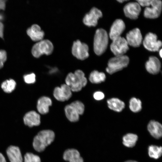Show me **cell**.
<instances>
[{"label": "cell", "mask_w": 162, "mask_h": 162, "mask_svg": "<svg viewBox=\"0 0 162 162\" xmlns=\"http://www.w3.org/2000/svg\"><path fill=\"white\" fill-rule=\"evenodd\" d=\"M52 105V101L49 98L43 96L38 100L37 109L38 112L42 114H45L49 111V107Z\"/></svg>", "instance_id": "obj_20"}, {"label": "cell", "mask_w": 162, "mask_h": 162, "mask_svg": "<svg viewBox=\"0 0 162 162\" xmlns=\"http://www.w3.org/2000/svg\"><path fill=\"white\" fill-rule=\"evenodd\" d=\"M103 16L102 12L98 8L93 7L84 15L82 21L84 24L88 27L95 26L98 20Z\"/></svg>", "instance_id": "obj_7"}, {"label": "cell", "mask_w": 162, "mask_h": 162, "mask_svg": "<svg viewBox=\"0 0 162 162\" xmlns=\"http://www.w3.org/2000/svg\"><path fill=\"white\" fill-rule=\"evenodd\" d=\"M53 50L52 42L48 40H41L34 44L32 49V53L35 57L38 58L42 55L51 54Z\"/></svg>", "instance_id": "obj_5"}, {"label": "cell", "mask_w": 162, "mask_h": 162, "mask_svg": "<svg viewBox=\"0 0 162 162\" xmlns=\"http://www.w3.org/2000/svg\"><path fill=\"white\" fill-rule=\"evenodd\" d=\"M107 103L109 108L115 111L120 112L124 108V103L116 98H112L108 99Z\"/></svg>", "instance_id": "obj_21"}, {"label": "cell", "mask_w": 162, "mask_h": 162, "mask_svg": "<svg viewBox=\"0 0 162 162\" xmlns=\"http://www.w3.org/2000/svg\"><path fill=\"white\" fill-rule=\"evenodd\" d=\"M70 105L74 108L79 115L83 114L84 111L85 106L81 102L76 100L72 102Z\"/></svg>", "instance_id": "obj_28"}, {"label": "cell", "mask_w": 162, "mask_h": 162, "mask_svg": "<svg viewBox=\"0 0 162 162\" xmlns=\"http://www.w3.org/2000/svg\"><path fill=\"white\" fill-rule=\"evenodd\" d=\"M88 47L85 43L81 42L79 40L74 42L72 49L73 55L77 59L84 60L89 56Z\"/></svg>", "instance_id": "obj_8"}, {"label": "cell", "mask_w": 162, "mask_h": 162, "mask_svg": "<svg viewBox=\"0 0 162 162\" xmlns=\"http://www.w3.org/2000/svg\"><path fill=\"white\" fill-rule=\"evenodd\" d=\"M125 28V23L122 20H116L110 28L109 36L111 39L112 40L116 38L121 36Z\"/></svg>", "instance_id": "obj_13"}, {"label": "cell", "mask_w": 162, "mask_h": 162, "mask_svg": "<svg viewBox=\"0 0 162 162\" xmlns=\"http://www.w3.org/2000/svg\"><path fill=\"white\" fill-rule=\"evenodd\" d=\"M126 39L128 45L134 47L140 46L142 40L140 30L136 28L129 31L126 34Z\"/></svg>", "instance_id": "obj_12"}, {"label": "cell", "mask_w": 162, "mask_h": 162, "mask_svg": "<svg viewBox=\"0 0 162 162\" xmlns=\"http://www.w3.org/2000/svg\"><path fill=\"white\" fill-rule=\"evenodd\" d=\"M148 130L154 138L159 139L162 135V126L158 122L152 120L148 123L147 126Z\"/></svg>", "instance_id": "obj_19"}, {"label": "cell", "mask_w": 162, "mask_h": 162, "mask_svg": "<svg viewBox=\"0 0 162 162\" xmlns=\"http://www.w3.org/2000/svg\"><path fill=\"white\" fill-rule=\"evenodd\" d=\"M7 58L6 52L4 50H0V69L2 68Z\"/></svg>", "instance_id": "obj_33"}, {"label": "cell", "mask_w": 162, "mask_h": 162, "mask_svg": "<svg viewBox=\"0 0 162 162\" xmlns=\"http://www.w3.org/2000/svg\"><path fill=\"white\" fill-rule=\"evenodd\" d=\"M110 46V50L115 56L124 55L129 48L126 39L120 36L112 40Z\"/></svg>", "instance_id": "obj_6"}, {"label": "cell", "mask_w": 162, "mask_h": 162, "mask_svg": "<svg viewBox=\"0 0 162 162\" xmlns=\"http://www.w3.org/2000/svg\"><path fill=\"white\" fill-rule=\"evenodd\" d=\"M93 97L96 100H102L104 98V94L102 92L97 91L94 93Z\"/></svg>", "instance_id": "obj_35"}, {"label": "cell", "mask_w": 162, "mask_h": 162, "mask_svg": "<svg viewBox=\"0 0 162 162\" xmlns=\"http://www.w3.org/2000/svg\"><path fill=\"white\" fill-rule=\"evenodd\" d=\"M106 78V75L104 73L94 70L90 73L89 79L92 83L98 84L104 82Z\"/></svg>", "instance_id": "obj_23"}, {"label": "cell", "mask_w": 162, "mask_h": 162, "mask_svg": "<svg viewBox=\"0 0 162 162\" xmlns=\"http://www.w3.org/2000/svg\"><path fill=\"white\" fill-rule=\"evenodd\" d=\"M141 7H146L150 5L154 0H135Z\"/></svg>", "instance_id": "obj_34"}, {"label": "cell", "mask_w": 162, "mask_h": 162, "mask_svg": "<svg viewBox=\"0 0 162 162\" xmlns=\"http://www.w3.org/2000/svg\"><path fill=\"white\" fill-rule=\"evenodd\" d=\"M138 139L137 135L129 133L124 135L123 138V143L126 146L132 147L134 146Z\"/></svg>", "instance_id": "obj_24"}, {"label": "cell", "mask_w": 162, "mask_h": 162, "mask_svg": "<svg viewBox=\"0 0 162 162\" xmlns=\"http://www.w3.org/2000/svg\"><path fill=\"white\" fill-rule=\"evenodd\" d=\"M159 55L162 58V49H161L160 50H159Z\"/></svg>", "instance_id": "obj_40"}, {"label": "cell", "mask_w": 162, "mask_h": 162, "mask_svg": "<svg viewBox=\"0 0 162 162\" xmlns=\"http://www.w3.org/2000/svg\"><path fill=\"white\" fill-rule=\"evenodd\" d=\"M23 78L25 82L28 84L33 83L36 81L35 75L33 73L25 75Z\"/></svg>", "instance_id": "obj_32"}, {"label": "cell", "mask_w": 162, "mask_h": 162, "mask_svg": "<svg viewBox=\"0 0 162 162\" xmlns=\"http://www.w3.org/2000/svg\"><path fill=\"white\" fill-rule=\"evenodd\" d=\"M3 24L0 21V37L2 38H3Z\"/></svg>", "instance_id": "obj_37"}, {"label": "cell", "mask_w": 162, "mask_h": 162, "mask_svg": "<svg viewBox=\"0 0 162 162\" xmlns=\"http://www.w3.org/2000/svg\"><path fill=\"white\" fill-rule=\"evenodd\" d=\"M23 121L25 124L29 127L38 126L40 123V116L36 111H30L25 114Z\"/></svg>", "instance_id": "obj_14"}, {"label": "cell", "mask_w": 162, "mask_h": 162, "mask_svg": "<svg viewBox=\"0 0 162 162\" xmlns=\"http://www.w3.org/2000/svg\"><path fill=\"white\" fill-rule=\"evenodd\" d=\"M146 70L149 73L153 74H158L161 68V63L159 59L155 56L150 57L145 64Z\"/></svg>", "instance_id": "obj_15"}, {"label": "cell", "mask_w": 162, "mask_h": 162, "mask_svg": "<svg viewBox=\"0 0 162 162\" xmlns=\"http://www.w3.org/2000/svg\"><path fill=\"white\" fill-rule=\"evenodd\" d=\"M64 110L65 115L69 121L75 122L79 120V115L70 104L67 105Z\"/></svg>", "instance_id": "obj_22"}, {"label": "cell", "mask_w": 162, "mask_h": 162, "mask_svg": "<svg viewBox=\"0 0 162 162\" xmlns=\"http://www.w3.org/2000/svg\"><path fill=\"white\" fill-rule=\"evenodd\" d=\"M7 0H0V10H4L5 8L6 3Z\"/></svg>", "instance_id": "obj_36"}, {"label": "cell", "mask_w": 162, "mask_h": 162, "mask_svg": "<svg viewBox=\"0 0 162 162\" xmlns=\"http://www.w3.org/2000/svg\"><path fill=\"white\" fill-rule=\"evenodd\" d=\"M53 95L55 98L60 101H64L66 99L64 93L60 87H56L53 91Z\"/></svg>", "instance_id": "obj_29"}, {"label": "cell", "mask_w": 162, "mask_h": 162, "mask_svg": "<svg viewBox=\"0 0 162 162\" xmlns=\"http://www.w3.org/2000/svg\"><path fill=\"white\" fill-rule=\"evenodd\" d=\"M28 35L34 41L42 40L44 35V32L37 24H34L28 28L26 31Z\"/></svg>", "instance_id": "obj_16"}, {"label": "cell", "mask_w": 162, "mask_h": 162, "mask_svg": "<svg viewBox=\"0 0 162 162\" xmlns=\"http://www.w3.org/2000/svg\"><path fill=\"white\" fill-rule=\"evenodd\" d=\"M66 84L69 86L72 92H78L86 85L87 80L83 72L77 70L74 73H70L65 79Z\"/></svg>", "instance_id": "obj_2"}, {"label": "cell", "mask_w": 162, "mask_h": 162, "mask_svg": "<svg viewBox=\"0 0 162 162\" xmlns=\"http://www.w3.org/2000/svg\"><path fill=\"white\" fill-rule=\"evenodd\" d=\"M162 9L161 0H154L150 5L145 7L144 11V16L147 18L154 19L160 15Z\"/></svg>", "instance_id": "obj_9"}, {"label": "cell", "mask_w": 162, "mask_h": 162, "mask_svg": "<svg viewBox=\"0 0 162 162\" xmlns=\"http://www.w3.org/2000/svg\"><path fill=\"white\" fill-rule=\"evenodd\" d=\"M24 162H41L38 156L31 153H27L24 157Z\"/></svg>", "instance_id": "obj_30"}, {"label": "cell", "mask_w": 162, "mask_h": 162, "mask_svg": "<svg viewBox=\"0 0 162 162\" xmlns=\"http://www.w3.org/2000/svg\"><path fill=\"white\" fill-rule=\"evenodd\" d=\"M118 2L120 3H123L124 2L129 1V0H116Z\"/></svg>", "instance_id": "obj_39"}, {"label": "cell", "mask_w": 162, "mask_h": 162, "mask_svg": "<svg viewBox=\"0 0 162 162\" xmlns=\"http://www.w3.org/2000/svg\"><path fill=\"white\" fill-rule=\"evenodd\" d=\"M124 162H137L135 160H128Z\"/></svg>", "instance_id": "obj_41"}, {"label": "cell", "mask_w": 162, "mask_h": 162, "mask_svg": "<svg viewBox=\"0 0 162 162\" xmlns=\"http://www.w3.org/2000/svg\"><path fill=\"white\" fill-rule=\"evenodd\" d=\"M63 158L65 161L69 162H83V160L79 152L74 148L66 150L63 154Z\"/></svg>", "instance_id": "obj_17"}, {"label": "cell", "mask_w": 162, "mask_h": 162, "mask_svg": "<svg viewBox=\"0 0 162 162\" xmlns=\"http://www.w3.org/2000/svg\"><path fill=\"white\" fill-rule=\"evenodd\" d=\"M6 153L10 162H22V154L18 147L11 146L7 149Z\"/></svg>", "instance_id": "obj_18"}, {"label": "cell", "mask_w": 162, "mask_h": 162, "mask_svg": "<svg viewBox=\"0 0 162 162\" xmlns=\"http://www.w3.org/2000/svg\"><path fill=\"white\" fill-rule=\"evenodd\" d=\"M129 62L128 57L126 55L115 56L109 60L106 70L109 74H112L127 67Z\"/></svg>", "instance_id": "obj_4"}, {"label": "cell", "mask_w": 162, "mask_h": 162, "mask_svg": "<svg viewBox=\"0 0 162 162\" xmlns=\"http://www.w3.org/2000/svg\"><path fill=\"white\" fill-rule=\"evenodd\" d=\"M108 43V36L107 32L103 28L97 29L94 35V50L98 56L102 54L106 50Z\"/></svg>", "instance_id": "obj_3"}, {"label": "cell", "mask_w": 162, "mask_h": 162, "mask_svg": "<svg viewBox=\"0 0 162 162\" xmlns=\"http://www.w3.org/2000/svg\"><path fill=\"white\" fill-rule=\"evenodd\" d=\"M123 11L126 16L132 20H136L141 11V6L137 2H130L124 5Z\"/></svg>", "instance_id": "obj_11"}, {"label": "cell", "mask_w": 162, "mask_h": 162, "mask_svg": "<svg viewBox=\"0 0 162 162\" xmlns=\"http://www.w3.org/2000/svg\"><path fill=\"white\" fill-rule=\"evenodd\" d=\"M148 151L149 155L151 158L157 159L162 155V148L161 146L151 145L149 147Z\"/></svg>", "instance_id": "obj_26"}, {"label": "cell", "mask_w": 162, "mask_h": 162, "mask_svg": "<svg viewBox=\"0 0 162 162\" xmlns=\"http://www.w3.org/2000/svg\"><path fill=\"white\" fill-rule=\"evenodd\" d=\"M0 162H6L4 157L1 153H0Z\"/></svg>", "instance_id": "obj_38"}, {"label": "cell", "mask_w": 162, "mask_h": 162, "mask_svg": "<svg viewBox=\"0 0 162 162\" xmlns=\"http://www.w3.org/2000/svg\"><path fill=\"white\" fill-rule=\"evenodd\" d=\"M16 85L15 81L10 79L4 81L1 84V88L4 92L10 93L15 89Z\"/></svg>", "instance_id": "obj_25"}, {"label": "cell", "mask_w": 162, "mask_h": 162, "mask_svg": "<svg viewBox=\"0 0 162 162\" xmlns=\"http://www.w3.org/2000/svg\"><path fill=\"white\" fill-rule=\"evenodd\" d=\"M143 44L146 49L152 52L159 51L162 46L161 41L157 40L156 35L151 32L146 35Z\"/></svg>", "instance_id": "obj_10"}, {"label": "cell", "mask_w": 162, "mask_h": 162, "mask_svg": "<svg viewBox=\"0 0 162 162\" xmlns=\"http://www.w3.org/2000/svg\"><path fill=\"white\" fill-rule=\"evenodd\" d=\"M55 137V134L53 131L50 130H41L34 138L33 148L38 152H42L53 142Z\"/></svg>", "instance_id": "obj_1"}, {"label": "cell", "mask_w": 162, "mask_h": 162, "mask_svg": "<svg viewBox=\"0 0 162 162\" xmlns=\"http://www.w3.org/2000/svg\"><path fill=\"white\" fill-rule=\"evenodd\" d=\"M129 108L130 110L134 112L140 111L142 109L141 100L135 98H132L129 101Z\"/></svg>", "instance_id": "obj_27"}, {"label": "cell", "mask_w": 162, "mask_h": 162, "mask_svg": "<svg viewBox=\"0 0 162 162\" xmlns=\"http://www.w3.org/2000/svg\"><path fill=\"white\" fill-rule=\"evenodd\" d=\"M60 88L63 91L66 100H68L72 95V91L70 87L66 84H63Z\"/></svg>", "instance_id": "obj_31"}]
</instances>
